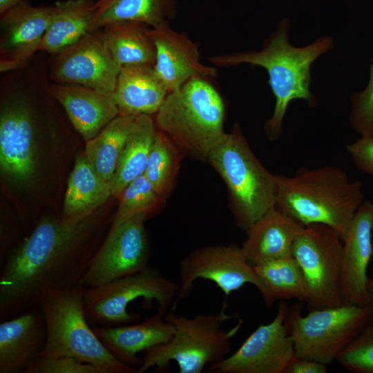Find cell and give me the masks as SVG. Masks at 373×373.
I'll use <instances>...</instances> for the list:
<instances>
[{
	"label": "cell",
	"mask_w": 373,
	"mask_h": 373,
	"mask_svg": "<svg viewBox=\"0 0 373 373\" xmlns=\"http://www.w3.org/2000/svg\"><path fill=\"white\" fill-rule=\"evenodd\" d=\"M342 251L341 236L327 225L312 224L297 234L292 254L305 276L310 310L342 305Z\"/></svg>",
	"instance_id": "8fae6325"
},
{
	"label": "cell",
	"mask_w": 373,
	"mask_h": 373,
	"mask_svg": "<svg viewBox=\"0 0 373 373\" xmlns=\"http://www.w3.org/2000/svg\"><path fill=\"white\" fill-rule=\"evenodd\" d=\"M276 207L303 226L323 224L343 240L365 200L363 184L341 167L302 168L293 175H276Z\"/></svg>",
	"instance_id": "277c9868"
},
{
	"label": "cell",
	"mask_w": 373,
	"mask_h": 373,
	"mask_svg": "<svg viewBox=\"0 0 373 373\" xmlns=\"http://www.w3.org/2000/svg\"><path fill=\"white\" fill-rule=\"evenodd\" d=\"M169 91L151 64L121 67L114 91L119 115H155Z\"/></svg>",
	"instance_id": "603a6c76"
},
{
	"label": "cell",
	"mask_w": 373,
	"mask_h": 373,
	"mask_svg": "<svg viewBox=\"0 0 373 373\" xmlns=\"http://www.w3.org/2000/svg\"><path fill=\"white\" fill-rule=\"evenodd\" d=\"M176 15V0H97L93 6V30L126 21L153 28L169 22Z\"/></svg>",
	"instance_id": "484cf974"
},
{
	"label": "cell",
	"mask_w": 373,
	"mask_h": 373,
	"mask_svg": "<svg viewBox=\"0 0 373 373\" xmlns=\"http://www.w3.org/2000/svg\"><path fill=\"white\" fill-rule=\"evenodd\" d=\"M181 155L178 147L157 130L144 175L164 199L174 188Z\"/></svg>",
	"instance_id": "4dcf8cb0"
},
{
	"label": "cell",
	"mask_w": 373,
	"mask_h": 373,
	"mask_svg": "<svg viewBox=\"0 0 373 373\" xmlns=\"http://www.w3.org/2000/svg\"><path fill=\"white\" fill-rule=\"evenodd\" d=\"M156 48L154 69L169 93L194 77L213 78L216 66L200 61L199 45L184 32L173 30L169 22L151 28Z\"/></svg>",
	"instance_id": "ac0fdd59"
},
{
	"label": "cell",
	"mask_w": 373,
	"mask_h": 373,
	"mask_svg": "<svg viewBox=\"0 0 373 373\" xmlns=\"http://www.w3.org/2000/svg\"><path fill=\"white\" fill-rule=\"evenodd\" d=\"M25 373H103L97 367L66 356L40 355Z\"/></svg>",
	"instance_id": "e575fe53"
},
{
	"label": "cell",
	"mask_w": 373,
	"mask_h": 373,
	"mask_svg": "<svg viewBox=\"0 0 373 373\" xmlns=\"http://www.w3.org/2000/svg\"><path fill=\"white\" fill-rule=\"evenodd\" d=\"M207 160L227 186L230 208L238 227L247 231L276 207V175L256 156L238 124L213 148Z\"/></svg>",
	"instance_id": "8992f818"
},
{
	"label": "cell",
	"mask_w": 373,
	"mask_h": 373,
	"mask_svg": "<svg viewBox=\"0 0 373 373\" xmlns=\"http://www.w3.org/2000/svg\"><path fill=\"white\" fill-rule=\"evenodd\" d=\"M372 261L373 262V258ZM368 306L371 311L372 321H373V276L369 278L367 285Z\"/></svg>",
	"instance_id": "74e56055"
},
{
	"label": "cell",
	"mask_w": 373,
	"mask_h": 373,
	"mask_svg": "<svg viewBox=\"0 0 373 373\" xmlns=\"http://www.w3.org/2000/svg\"><path fill=\"white\" fill-rule=\"evenodd\" d=\"M373 202L365 200L343 240L342 304L368 306L367 268L373 258Z\"/></svg>",
	"instance_id": "e0dca14e"
},
{
	"label": "cell",
	"mask_w": 373,
	"mask_h": 373,
	"mask_svg": "<svg viewBox=\"0 0 373 373\" xmlns=\"http://www.w3.org/2000/svg\"><path fill=\"white\" fill-rule=\"evenodd\" d=\"M178 283L166 278L157 269L148 267L138 273L94 287H84L86 318L93 325L117 326L137 321L139 314L128 312V306L138 298L147 304L155 300L157 312L165 315L175 302Z\"/></svg>",
	"instance_id": "30bf717a"
},
{
	"label": "cell",
	"mask_w": 373,
	"mask_h": 373,
	"mask_svg": "<svg viewBox=\"0 0 373 373\" xmlns=\"http://www.w3.org/2000/svg\"><path fill=\"white\" fill-rule=\"evenodd\" d=\"M50 81L77 84L114 93L120 67L114 60L102 29L90 31L74 44L48 54Z\"/></svg>",
	"instance_id": "9a60e30c"
},
{
	"label": "cell",
	"mask_w": 373,
	"mask_h": 373,
	"mask_svg": "<svg viewBox=\"0 0 373 373\" xmlns=\"http://www.w3.org/2000/svg\"><path fill=\"white\" fill-rule=\"evenodd\" d=\"M327 365L313 360L295 357L287 373H326Z\"/></svg>",
	"instance_id": "8d00e7d4"
},
{
	"label": "cell",
	"mask_w": 373,
	"mask_h": 373,
	"mask_svg": "<svg viewBox=\"0 0 373 373\" xmlns=\"http://www.w3.org/2000/svg\"><path fill=\"white\" fill-rule=\"evenodd\" d=\"M178 271L179 287L171 310L191 294L195 281L200 278L214 283L226 298L245 284H251L260 291L265 305L268 308L272 305L261 279L236 244L196 249L180 260Z\"/></svg>",
	"instance_id": "7c38bea8"
},
{
	"label": "cell",
	"mask_w": 373,
	"mask_h": 373,
	"mask_svg": "<svg viewBox=\"0 0 373 373\" xmlns=\"http://www.w3.org/2000/svg\"><path fill=\"white\" fill-rule=\"evenodd\" d=\"M93 0L56 1L39 51L54 54L93 31Z\"/></svg>",
	"instance_id": "d4e9b609"
},
{
	"label": "cell",
	"mask_w": 373,
	"mask_h": 373,
	"mask_svg": "<svg viewBox=\"0 0 373 373\" xmlns=\"http://www.w3.org/2000/svg\"><path fill=\"white\" fill-rule=\"evenodd\" d=\"M50 92L86 142L119 115L114 93L77 84L51 82Z\"/></svg>",
	"instance_id": "ffe728a7"
},
{
	"label": "cell",
	"mask_w": 373,
	"mask_h": 373,
	"mask_svg": "<svg viewBox=\"0 0 373 373\" xmlns=\"http://www.w3.org/2000/svg\"><path fill=\"white\" fill-rule=\"evenodd\" d=\"M111 196L110 183L98 175L83 153L77 157L69 176L61 218L69 220L88 216Z\"/></svg>",
	"instance_id": "cb8c5ba5"
},
{
	"label": "cell",
	"mask_w": 373,
	"mask_h": 373,
	"mask_svg": "<svg viewBox=\"0 0 373 373\" xmlns=\"http://www.w3.org/2000/svg\"><path fill=\"white\" fill-rule=\"evenodd\" d=\"M224 301L220 312L197 314L188 318L171 312L164 318L174 328V334L167 343L155 345L143 352L142 361L137 373H143L152 367L164 371L171 361H175L179 373H200L207 365L220 362L231 350L232 339L241 327L242 321L229 329L222 325L236 314L227 313Z\"/></svg>",
	"instance_id": "52a82bcc"
},
{
	"label": "cell",
	"mask_w": 373,
	"mask_h": 373,
	"mask_svg": "<svg viewBox=\"0 0 373 373\" xmlns=\"http://www.w3.org/2000/svg\"><path fill=\"white\" fill-rule=\"evenodd\" d=\"M0 166L3 174L28 182L36 167L41 110L52 95L45 68L35 62L1 73Z\"/></svg>",
	"instance_id": "7a4b0ae2"
},
{
	"label": "cell",
	"mask_w": 373,
	"mask_h": 373,
	"mask_svg": "<svg viewBox=\"0 0 373 373\" xmlns=\"http://www.w3.org/2000/svg\"><path fill=\"white\" fill-rule=\"evenodd\" d=\"M46 325L39 306L0 323V373H25L42 353Z\"/></svg>",
	"instance_id": "d6986e66"
},
{
	"label": "cell",
	"mask_w": 373,
	"mask_h": 373,
	"mask_svg": "<svg viewBox=\"0 0 373 373\" xmlns=\"http://www.w3.org/2000/svg\"><path fill=\"white\" fill-rule=\"evenodd\" d=\"M137 215L111 226L83 276L84 287H94L146 269L151 252L144 223Z\"/></svg>",
	"instance_id": "4fadbf2b"
},
{
	"label": "cell",
	"mask_w": 373,
	"mask_h": 373,
	"mask_svg": "<svg viewBox=\"0 0 373 373\" xmlns=\"http://www.w3.org/2000/svg\"><path fill=\"white\" fill-rule=\"evenodd\" d=\"M118 198L119 202L111 226L137 215H144L148 218L164 200L144 175L130 182Z\"/></svg>",
	"instance_id": "1f68e13d"
},
{
	"label": "cell",
	"mask_w": 373,
	"mask_h": 373,
	"mask_svg": "<svg viewBox=\"0 0 373 373\" xmlns=\"http://www.w3.org/2000/svg\"><path fill=\"white\" fill-rule=\"evenodd\" d=\"M22 0H0V15L15 6Z\"/></svg>",
	"instance_id": "f35d334b"
},
{
	"label": "cell",
	"mask_w": 373,
	"mask_h": 373,
	"mask_svg": "<svg viewBox=\"0 0 373 373\" xmlns=\"http://www.w3.org/2000/svg\"><path fill=\"white\" fill-rule=\"evenodd\" d=\"M371 321L369 306L342 304L311 309L305 316L295 307L289 309L285 325L296 357L328 365Z\"/></svg>",
	"instance_id": "9c48e42d"
},
{
	"label": "cell",
	"mask_w": 373,
	"mask_h": 373,
	"mask_svg": "<svg viewBox=\"0 0 373 373\" xmlns=\"http://www.w3.org/2000/svg\"><path fill=\"white\" fill-rule=\"evenodd\" d=\"M104 38L115 62L121 68L131 64L154 66L156 48L151 27L138 21L110 23L102 28Z\"/></svg>",
	"instance_id": "4316f807"
},
{
	"label": "cell",
	"mask_w": 373,
	"mask_h": 373,
	"mask_svg": "<svg viewBox=\"0 0 373 373\" xmlns=\"http://www.w3.org/2000/svg\"><path fill=\"white\" fill-rule=\"evenodd\" d=\"M84 290L79 284L50 291L41 300L47 330L41 355L73 357L103 373H137V368L117 359L95 333L86 316Z\"/></svg>",
	"instance_id": "ba28073f"
},
{
	"label": "cell",
	"mask_w": 373,
	"mask_h": 373,
	"mask_svg": "<svg viewBox=\"0 0 373 373\" xmlns=\"http://www.w3.org/2000/svg\"><path fill=\"white\" fill-rule=\"evenodd\" d=\"M346 151L358 169L373 178V135L361 136L348 144Z\"/></svg>",
	"instance_id": "d590c367"
},
{
	"label": "cell",
	"mask_w": 373,
	"mask_h": 373,
	"mask_svg": "<svg viewBox=\"0 0 373 373\" xmlns=\"http://www.w3.org/2000/svg\"><path fill=\"white\" fill-rule=\"evenodd\" d=\"M157 131L151 115L135 117L110 183L112 196L118 198L130 182L144 175Z\"/></svg>",
	"instance_id": "83f0119b"
},
{
	"label": "cell",
	"mask_w": 373,
	"mask_h": 373,
	"mask_svg": "<svg viewBox=\"0 0 373 373\" xmlns=\"http://www.w3.org/2000/svg\"><path fill=\"white\" fill-rule=\"evenodd\" d=\"M92 327L97 337L117 359L137 369L142 361L137 356L140 352L167 343L174 334L173 326L159 312L134 325Z\"/></svg>",
	"instance_id": "44dd1931"
},
{
	"label": "cell",
	"mask_w": 373,
	"mask_h": 373,
	"mask_svg": "<svg viewBox=\"0 0 373 373\" xmlns=\"http://www.w3.org/2000/svg\"><path fill=\"white\" fill-rule=\"evenodd\" d=\"M52 10L22 0L0 15L1 73L25 66L39 52Z\"/></svg>",
	"instance_id": "2e32d148"
},
{
	"label": "cell",
	"mask_w": 373,
	"mask_h": 373,
	"mask_svg": "<svg viewBox=\"0 0 373 373\" xmlns=\"http://www.w3.org/2000/svg\"><path fill=\"white\" fill-rule=\"evenodd\" d=\"M304 227L274 207L256 222L246 232L241 247L249 265H258L292 256L297 234Z\"/></svg>",
	"instance_id": "7402d4cb"
},
{
	"label": "cell",
	"mask_w": 373,
	"mask_h": 373,
	"mask_svg": "<svg viewBox=\"0 0 373 373\" xmlns=\"http://www.w3.org/2000/svg\"><path fill=\"white\" fill-rule=\"evenodd\" d=\"M289 21L283 19L276 30L264 41L259 51L249 50L211 56L207 60L218 67L237 66L249 64L264 68L269 75L268 83L275 97L271 117L264 130L269 141L277 140L283 133V123L289 103L304 99L311 107L316 99L309 89L310 67L321 55L333 47L331 37H321L305 47L291 46L288 40Z\"/></svg>",
	"instance_id": "3957f363"
},
{
	"label": "cell",
	"mask_w": 373,
	"mask_h": 373,
	"mask_svg": "<svg viewBox=\"0 0 373 373\" xmlns=\"http://www.w3.org/2000/svg\"><path fill=\"white\" fill-rule=\"evenodd\" d=\"M370 70V79L365 88L354 93L350 98L351 124L361 136L373 135V59Z\"/></svg>",
	"instance_id": "836d02e7"
},
{
	"label": "cell",
	"mask_w": 373,
	"mask_h": 373,
	"mask_svg": "<svg viewBox=\"0 0 373 373\" xmlns=\"http://www.w3.org/2000/svg\"><path fill=\"white\" fill-rule=\"evenodd\" d=\"M95 212L64 220L42 217L0 264V321L38 306L48 293L81 284L103 240Z\"/></svg>",
	"instance_id": "6da1fadb"
},
{
	"label": "cell",
	"mask_w": 373,
	"mask_h": 373,
	"mask_svg": "<svg viewBox=\"0 0 373 373\" xmlns=\"http://www.w3.org/2000/svg\"><path fill=\"white\" fill-rule=\"evenodd\" d=\"M254 267L266 288L271 305L276 300L297 299L307 302V283L293 256L268 261Z\"/></svg>",
	"instance_id": "f546056e"
},
{
	"label": "cell",
	"mask_w": 373,
	"mask_h": 373,
	"mask_svg": "<svg viewBox=\"0 0 373 373\" xmlns=\"http://www.w3.org/2000/svg\"><path fill=\"white\" fill-rule=\"evenodd\" d=\"M209 80L194 77L169 93L154 118L182 153L202 160L226 133L224 102Z\"/></svg>",
	"instance_id": "5b68a950"
},
{
	"label": "cell",
	"mask_w": 373,
	"mask_h": 373,
	"mask_svg": "<svg viewBox=\"0 0 373 373\" xmlns=\"http://www.w3.org/2000/svg\"><path fill=\"white\" fill-rule=\"evenodd\" d=\"M336 361L353 373H373V321L347 345Z\"/></svg>",
	"instance_id": "d6a6232c"
},
{
	"label": "cell",
	"mask_w": 373,
	"mask_h": 373,
	"mask_svg": "<svg viewBox=\"0 0 373 373\" xmlns=\"http://www.w3.org/2000/svg\"><path fill=\"white\" fill-rule=\"evenodd\" d=\"M280 300L271 322L260 325L232 354L209 366L213 373H287L296 357L285 319L289 312Z\"/></svg>",
	"instance_id": "5bb4252c"
},
{
	"label": "cell",
	"mask_w": 373,
	"mask_h": 373,
	"mask_svg": "<svg viewBox=\"0 0 373 373\" xmlns=\"http://www.w3.org/2000/svg\"><path fill=\"white\" fill-rule=\"evenodd\" d=\"M135 116L119 115L86 142L84 155L98 175L111 183Z\"/></svg>",
	"instance_id": "f1b7e54d"
}]
</instances>
